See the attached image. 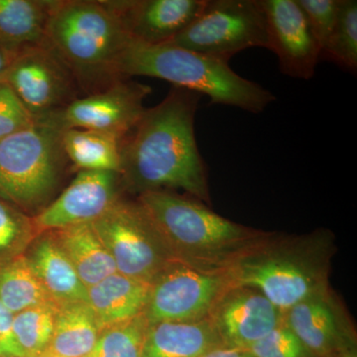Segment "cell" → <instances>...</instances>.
<instances>
[{"label": "cell", "instance_id": "6da1fadb", "mask_svg": "<svg viewBox=\"0 0 357 357\" xmlns=\"http://www.w3.org/2000/svg\"><path fill=\"white\" fill-rule=\"evenodd\" d=\"M202 95L172 86L166 98L145 109L121 141V178L124 191L139 195L183 190L210 203L208 172L195 134Z\"/></svg>", "mask_w": 357, "mask_h": 357}, {"label": "cell", "instance_id": "7a4b0ae2", "mask_svg": "<svg viewBox=\"0 0 357 357\" xmlns=\"http://www.w3.org/2000/svg\"><path fill=\"white\" fill-rule=\"evenodd\" d=\"M330 236L321 231L271 238L264 234L227 267L232 286L255 289L281 312L328 290Z\"/></svg>", "mask_w": 357, "mask_h": 357}, {"label": "cell", "instance_id": "3957f363", "mask_svg": "<svg viewBox=\"0 0 357 357\" xmlns=\"http://www.w3.org/2000/svg\"><path fill=\"white\" fill-rule=\"evenodd\" d=\"M47 40L69 66L83 96L124 79L119 65L132 39L112 1L60 0Z\"/></svg>", "mask_w": 357, "mask_h": 357}, {"label": "cell", "instance_id": "277c9868", "mask_svg": "<svg viewBox=\"0 0 357 357\" xmlns=\"http://www.w3.org/2000/svg\"><path fill=\"white\" fill-rule=\"evenodd\" d=\"M146 211L176 261L206 269H225L264 234L231 222L198 199L170 190L143 192Z\"/></svg>", "mask_w": 357, "mask_h": 357}, {"label": "cell", "instance_id": "5b68a950", "mask_svg": "<svg viewBox=\"0 0 357 357\" xmlns=\"http://www.w3.org/2000/svg\"><path fill=\"white\" fill-rule=\"evenodd\" d=\"M124 79L157 77L174 86L206 95L211 105L238 107L260 114L276 96L260 84L239 76L229 63L181 48L171 43L145 45L131 42L119 65Z\"/></svg>", "mask_w": 357, "mask_h": 357}, {"label": "cell", "instance_id": "8992f818", "mask_svg": "<svg viewBox=\"0 0 357 357\" xmlns=\"http://www.w3.org/2000/svg\"><path fill=\"white\" fill-rule=\"evenodd\" d=\"M65 130L45 116L0 140V199L34 218L57 198L74 169L63 145Z\"/></svg>", "mask_w": 357, "mask_h": 357}, {"label": "cell", "instance_id": "52a82bcc", "mask_svg": "<svg viewBox=\"0 0 357 357\" xmlns=\"http://www.w3.org/2000/svg\"><path fill=\"white\" fill-rule=\"evenodd\" d=\"M169 43L229 63L246 49L267 48L266 20L258 0H206L196 20Z\"/></svg>", "mask_w": 357, "mask_h": 357}, {"label": "cell", "instance_id": "ba28073f", "mask_svg": "<svg viewBox=\"0 0 357 357\" xmlns=\"http://www.w3.org/2000/svg\"><path fill=\"white\" fill-rule=\"evenodd\" d=\"M91 225L119 273L151 284L167 265L176 261L137 199H119Z\"/></svg>", "mask_w": 357, "mask_h": 357}, {"label": "cell", "instance_id": "9c48e42d", "mask_svg": "<svg viewBox=\"0 0 357 357\" xmlns=\"http://www.w3.org/2000/svg\"><path fill=\"white\" fill-rule=\"evenodd\" d=\"M231 285L225 269H206L173 261L151 283L144 314L149 324L198 321Z\"/></svg>", "mask_w": 357, "mask_h": 357}, {"label": "cell", "instance_id": "30bf717a", "mask_svg": "<svg viewBox=\"0 0 357 357\" xmlns=\"http://www.w3.org/2000/svg\"><path fill=\"white\" fill-rule=\"evenodd\" d=\"M1 81L35 121L61 112L83 96L69 66L48 41L16 54Z\"/></svg>", "mask_w": 357, "mask_h": 357}, {"label": "cell", "instance_id": "8fae6325", "mask_svg": "<svg viewBox=\"0 0 357 357\" xmlns=\"http://www.w3.org/2000/svg\"><path fill=\"white\" fill-rule=\"evenodd\" d=\"M151 93L152 89L146 84L121 79L102 91L77 98L48 116L64 129L100 131L122 141L144 114V100Z\"/></svg>", "mask_w": 357, "mask_h": 357}, {"label": "cell", "instance_id": "7c38bea8", "mask_svg": "<svg viewBox=\"0 0 357 357\" xmlns=\"http://www.w3.org/2000/svg\"><path fill=\"white\" fill-rule=\"evenodd\" d=\"M121 174L112 171H77L57 198L33 218L37 232L91 225L102 217L119 199Z\"/></svg>", "mask_w": 357, "mask_h": 357}, {"label": "cell", "instance_id": "4fadbf2b", "mask_svg": "<svg viewBox=\"0 0 357 357\" xmlns=\"http://www.w3.org/2000/svg\"><path fill=\"white\" fill-rule=\"evenodd\" d=\"M266 20L267 49L278 58L282 74L310 79L321 49L297 0H258Z\"/></svg>", "mask_w": 357, "mask_h": 357}, {"label": "cell", "instance_id": "5bb4252c", "mask_svg": "<svg viewBox=\"0 0 357 357\" xmlns=\"http://www.w3.org/2000/svg\"><path fill=\"white\" fill-rule=\"evenodd\" d=\"M225 347L248 349L284 321V312L255 289L230 286L208 316Z\"/></svg>", "mask_w": 357, "mask_h": 357}, {"label": "cell", "instance_id": "9a60e30c", "mask_svg": "<svg viewBox=\"0 0 357 357\" xmlns=\"http://www.w3.org/2000/svg\"><path fill=\"white\" fill-rule=\"evenodd\" d=\"M206 0H126L112 1L128 34L137 43H169L203 10Z\"/></svg>", "mask_w": 357, "mask_h": 357}, {"label": "cell", "instance_id": "2e32d148", "mask_svg": "<svg viewBox=\"0 0 357 357\" xmlns=\"http://www.w3.org/2000/svg\"><path fill=\"white\" fill-rule=\"evenodd\" d=\"M284 324L314 357H337L356 338L344 325L328 290L284 312Z\"/></svg>", "mask_w": 357, "mask_h": 357}, {"label": "cell", "instance_id": "e0dca14e", "mask_svg": "<svg viewBox=\"0 0 357 357\" xmlns=\"http://www.w3.org/2000/svg\"><path fill=\"white\" fill-rule=\"evenodd\" d=\"M24 257L56 304L86 302L88 288L51 231L41 232L35 237Z\"/></svg>", "mask_w": 357, "mask_h": 357}, {"label": "cell", "instance_id": "ac0fdd59", "mask_svg": "<svg viewBox=\"0 0 357 357\" xmlns=\"http://www.w3.org/2000/svg\"><path fill=\"white\" fill-rule=\"evenodd\" d=\"M150 289L151 284L116 272L88 288L86 303L102 330L144 314Z\"/></svg>", "mask_w": 357, "mask_h": 357}, {"label": "cell", "instance_id": "d6986e66", "mask_svg": "<svg viewBox=\"0 0 357 357\" xmlns=\"http://www.w3.org/2000/svg\"><path fill=\"white\" fill-rule=\"evenodd\" d=\"M60 0H0V46L16 55L46 43Z\"/></svg>", "mask_w": 357, "mask_h": 357}, {"label": "cell", "instance_id": "ffe728a7", "mask_svg": "<svg viewBox=\"0 0 357 357\" xmlns=\"http://www.w3.org/2000/svg\"><path fill=\"white\" fill-rule=\"evenodd\" d=\"M223 345L210 319L150 324L143 357H201Z\"/></svg>", "mask_w": 357, "mask_h": 357}, {"label": "cell", "instance_id": "44dd1931", "mask_svg": "<svg viewBox=\"0 0 357 357\" xmlns=\"http://www.w3.org/2000/svg\"><path fill=\"white\" fill-rule=\"evenodd\" d=\"M50 231L86 288L116 273L114 259L91 223Z\"/></svg>", "mask_w": 357, "mask_h": 357}, {"label": "cell", "instance_id": "7402d4cb", "mask_svg": "<svg viewBox=\"0 0 357 357\" xmlns=\"http://www.w3.org/2000/svg\"><path fill=\"white\" fill-rule=\"evenodd\" d=\"M100 332L102 328L88 303L58 305L53 335L42 356L89 357Z\"/></svg>", "mask_w": 357, "mask_h": 357}, {"label": "cell", "instance_id": "603a6c76", "mask_svg": "<svg viewBox=\"0 0 357 357\" xmlns=\"http://www.w3.org/2000/svg\"><path fill=\"white\" fill-rule=\"evenodd\" d=\"M63 145L77 171L121 173V140L114 135L88 129H66Z\"/></svg>", "mask_w": 357, "mask_h": 357}, {"label": "cell", "instance_id": "cb8c5ba5", "mask_svg": "<svg viewBox=\"0 0 357 357\" xmlns=\"http://www.w3.org/2000/svg\"><path fill=\"white\" fill-rule=\"evenodd\" d=\"M0 300L11 314L56 304L33 273L24 255L0 266Z\"/></svg>", "mask_w": 357, "mask_h": 357}, {"label": "cell", "instance_id": "d4e9b609", "mask_svg": "<svg viewBox=\"0 0 357 357\" xmlns=\"http://www.w3.org/2000/svg\"><path fill=\"white\" fill-rule=\"evenodd\" d=\"M57 307L53 303L14 314L13 333L21 357L43 356L53 335Z\"/></svg>", "mask_w": 357, "mask_h": 357}, {"label": "cell", "instance_id": "484cf974", "mask_svg": "<svg viewBox=\"0 0 357 357\" xmlns=\"http://www.w3.org/2000/svg\"><path fill=\"white\" fill-rule=\"evenodd\" d=\"M149 321L144 314L102 328L89 357H143Z\"/></svg>", "mask_w": 357, "mask_h": 357}, {"label": "cell", "instance_id": "4316f807", "mask_svg": "<svg viewBox=\"0 0 357 357\" xmlns=\"http://www.w3.org/2000/svg\"><path fill=\"white\" fill-rule=\"evenodd\" d=\"M321 59L356 74L357 70V1L340 0L337 24L321 51Z\"/></svg>", "mask_w": 357, "mask_h": 357}, {"label": "cell", "instance_id": "83f0119b", "mask_svg": "<svg viewBox=\"0 0 357 357\" xmlns=\"http://www.w3.org/2000/svg\"><path fill=\"white\" fill-rule=\"evenodd\" d=\"M37 236L33 218L0 199V266L24 255Z\"/></svg>", "mask_w": 357, "mask_h": 357}, {"label": "cell", "instance_id": "f1b7e54d", "mask_svg": "<svg viewBox=\"0 0 357 357\" xmlns=\"http://www.w3.org/2000/svg\"><path fill=\"white\" fill-rule=\"evenodd\" d=\"M246 351L253 357H314L284 321Z\"/></svg>", "mask_w": 357, "mask_h": 357}, {"label": "cell", "instance_id": "f546056e", "mask_svg": "<svg viewBox=\"0 0 357 357\" xmlns=\"http://www.w3.org/2000/svg\"><path fill=\"white\" fill-rule=\"evenodd\" d=\"M297 2L323 51L337 24L340 0H297Z\"/></svg>", "mask_w": 357, "mask_h": 357}, {"label": "cell", "instance_id": "4dcf8cb0", "mask_svg": "<svg viewBox=\"0 0 357 357\" xmlns=\"http://www.w3.org/2000/svg\"><path fill=\"white\" fill-rule=\"evenodd\" d=\"M35 119L4 82L0 81V140L34 123Z\"/></svg>", "mask_w": 357, "mask_h": 357}, {"label": "cell", "instance_id": "1f68e13d", "mask_svg": "<svg viewBox=\"0 0 357 357\" xmlns=\"http://www.w3.org/2000/svg\"><path fill=\"white\" fill-rule=\"evenodd\" d=\"M13 316L0 300V357H21L13 337Z\"/></svg>", "mask_w": 357, "mask_h": 357}, {"label": "cell", "instance_id": "d6a6232c", "mask_svg": "<svg viewBox=\"0 0 357 357\" xmlns=\"http://www.w3.org/2000/svg\"><path fill=\"white\" fill-rule=\"evenodd\" d=\"M201 357H253L246 349H236V347H220L211 349Z\"/></svg>", "mask_w": 357, "mask_h": 357}, {"label": "cell", "instance_id": "836d02e7", "mask_svg": "<svg viewBox=\"0 0 357 357\" xmlns=\"http://www.w3.org/2000/svg\"><path fill=\"white\" fill-rule=\"evenodd\" d=\"M13 54L9 53L3 47L0 46V81L6 74L7 68L10 65L11 61L14 58Z\"/></svg>", "mask_w": 357, "mask_h": 357}, {"label": "cell", "instance_id": "e575fe53", "mask_svg": "<svg viewBox=\"0 0 357 357\" xmlns=\"http://www.w3.org/2000/svg\"><path fill=\"white\" fill-rule=\"evenodd\" d=\"M337 357H357V349L356 342H352L338 354Z\"/></svg>", "mask_w": 357, "mask_h": 357}, {"label": "cell", "instance_id": "d590c367", "mask_svg": "<svg viewBox=\"0 0 357 357\" xmlns=\"http://www.w3.org/2000/svg\"><path fill=\"white\" fill-rule=\"evenodd\" d=\"M41 357H55V356H41Z\"/></svg>", "mask_w": 357, "mask_h": 357}]
</instances>
